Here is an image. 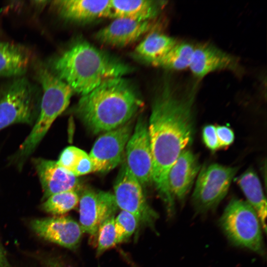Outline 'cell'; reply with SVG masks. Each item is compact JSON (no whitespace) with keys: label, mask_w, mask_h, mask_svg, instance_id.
<instances>
[{"label":"cell","mask_w":267,"mask_h":267,"mask_svg":"<svg viewBox=\"0 0 267 267\" xmlns=\"http://www.w3.org/2000/svg\"><path fill=\"white\" fill-rule=\"evenodd\" d=\"M195 89L181 91L172 83L165 82L151 107L148 131L153 158L152 181L167 210L175 206L168 188V173L194 135Z\"/></svg>","instance_id":"obj_1"},{"label":"cell","mask_w":267,"mask_h":267,"mask_svg":"<svg viewBox=\"0 0 267 267\" xmlns=\"http://www.w3.org/2000/svg\"><path fill=\"white\" fill-rule=\"evenodd\" d=\"M132 130V123L129 121L104 133L97 138L89 155L93 172H108L122 162Z\"/></svg>","instance_id":"obj_9"},{"label":"cell","mask_w":267,"mask_h":267,"mask_svg":"<svg viewBox=\"0 0 267 267\" xmlns=\"http://www.w3.org/2000/svg\"><path fill=\"white\" fill-rule=\"evenodd\" d=\"M79 192L67 191L53 194L42 204V209L55 216L65 214L75 208L79 202Z\"/></svg>","instance_id":"obj_24"},{"label":"cell","mask_w":267,"mask_h":267,"mask_svg":"<svg viewBox=\"0 0 267 267\" xmlns=\"http://www.w3.org/2000/svg\"><path fill=\"white\" fill-rule=\"evenodd\" d=\"M178 41L173 37L154 32L149 34L136 47V56L150 64L164 55Z\"/></svg>","instance_id":"obj_21"},{"label":"cell","mask_w":267,"mask_h":267,"mask_svg":"<svg viewBox=\"0 0 267 267\" xmlns=\"http://www.w3.org/2000/svg\"><path fill=\"white\" fill-rule=\"evenodd\" d=\"M194 45L178 42L164 55L150 63L152 66L170 70L181 71L189 68Z\"/></svg>","instance_id":"obj_22"},{"label":"cell","mask_w":267,"mask_h":267,"mask_svg":"<svg viewBox=\"0 0 267 267\" xmlns=\"http://www.w3.org/2000/svg\"><path fill=\"white\" fill-rule=\"evenodd\" d=\"M39 94L25 78L16 77L0 90V130L13 124H34L40 104Z\"/></svg>","instance_id":"obj_6"},{"label":"cell","mask_w":267,"mask_h":267,"mask_svg":"<svg viewBox=\"0 0 267 267\" xmlns=\"http://www.w3.org/2000/svg\"><path fill=\"white\" fill-rule=\"evenodd\" d=\"M202 138L205 145L210 150L215 151L220 148L215 126L208 125L203 128Z\"/></svg>","instance_id":"obj_27"},{"label":"cell","mask_w":267,"mask_h":267,"mask_svg":"<svg viewBox=\"0 0 267 267\" xmlns=\"http://www.w3.org/2000/svg\"><path fill=\"white\" fill-rule=\"evenodd\" d=\"M46 267H72L56 258L49 259L47 261Z\"/></svg>","instance_id":"obj_29"},{"label":"cell","mask_w":267,"mask_h":267,"mask_svg":"<svg viewBox=\"0 0 267 267\" xmlns=\"http://www.w3.org/2000/svg\"><path fill=\"white\" fill-rule=\"evenodd\" d=\"M114 223L117 244L130 238L138 226L135 218L124 211L115 217Z\"/></svg>","instance_id":"obj_26"},{"label":"cell","mask_w":267,"mask_h":267,"mask_svg":"<svg viewBox=\"0 0 267 267\" xmlns=\"http://www.w3.org/2000/svg\"><path fill=\"white\" fill-rule=\"evenodd\" d=\"M189 68L198 80L217 71H229L238 74L243 72L237 57L208 43L194 45Z\"/></svg>","instance_id":"obj_13"},{"label":"cell","mask_w":267,"mask_h":267,"mask_svg":"<svg viewBox=\"0 0 267 267\" xmlns=\"http://www.w3.org/2000/svg\"><path fill=\"white\" fill-rule=\"evenodd\" d=\"M219 222L223 233L232 245L261 256L266 255L260 220L256 211L247 201L237 198L231 199Z\"/></svg>","instance_id":"obj_5"},{"label":"cell","mask_w":267,"mask_h":267,"mask_svg":"<svg viewBox=\"0 0 267 267\" xmlns=\"http://www.w3.org/2000/svg\"><path fill=\"white\" fill-rule=\"evenodd\" d=\"M125 163L141 185L152 181L153 158L147 125L138 119L125 147Z\"/></svg>","instance_id":"obj_11"},{"label":"cell","mask_w":267,"mask_h":267,"mask_svg":"<svg viewBox=\"0 0 267 267\" xmlns=\"http://www.w3.org/2000/svg\"><path fill=\"white\" fill-rule=\"evenodd\" d=\"M31 61L29 50L22 45L0 41V77H21Z\"/></svg>","instance_id":"obj_18"},{"label":"cell","mask_w":267,"mask_h":267,"mask_svg":"<svg viewBox=\"0 0 267 267\" xmlns=\"http://www.w3.org/2000/svg\"><path fill=\"white\" fill-rule=\"evenodd\" d=\"M30 227L43 239L69 249L78 246L83 233L79 223L68 216L34 219Z\"/></svg>","instance_id":"obj_12"},{"label":"cell","mask_w":267,"mask_h":267,"mask_svg":"<svg viewBox=\"0 0 267 267\" xmlns=\"http://www.w3.org/2000/svg\"><path fill=\"white\" fill-rule=\"evenodd\" d=\"M114 190L113 195L118 208L133 215L138 226L156 230L158 215L148 204L142 185L128 169L125 162L114 183Z\"/></svg>","instance_id":"obj_8"},{"label":"cell","mask_w":267,"mask_h":267,"mask_svg":"<svg viewBox=\"0 0 267 267\" xmlns=\"http://www.w3.org/2000/svg\"><path fill=\"white\" fill-rule=\"evenodd\" d=\"M151 27L150 21L115 18L107 26L98 31L95 34L94 38L104 45L123 47L136 42Z\"/></svg>","instance_id":"obj_15"},{"label":"cell","mask_w":267,"mask_h":267,"mask_svg":"<svg viewBox=\"0 0 267 267\" xmlns=\"http://www.w3.org/2000/svg\"><path fill=\"white\" fill-rule=\"evenodd\" d=\"M43 192V199L67 191L79 192L82 186L78 177L64 170L56 161L36 158L33 161Z\"/></svg>","instance_id":"obj_14"},{"label":"cell","mask_w":267,"mask_h":267,"mask_svg":"<svg viewBox=\"0 0 267 267\" xmlns=\"http://www.w3.org/2000/svg\"><path fill=\"white\" fill-rule=\"evenodd\" d=\"M196 156L190 150H183L170 168L167 177L169 191L174 199H185L200 171Z\"/></svg>","instance_id":"obj_17"},{"label":"cell","mask_w":267,"mask_h":267,"mask_svg":"<svg viewBox=\"0 0 267 267\" xmlns=\"http://www.w3.org/2000/svg\"><path fill=\"white\" fill-rule=\"evenodd\" d=\"M37 75L43 90L39 114L31 132L12 158L21 168L54 120L67 108L74 93L67 84L46 68H40Z\"/></svg>","instance_id":"obj_4"},{"label":"cell","mask_w":267,"mask_h":267,"mask_svg":"<svg viewBox=\"0 0 267 267\" xmlns=\"http://www.w3.org/2000/svg\"><path fill=\"white\" fill-rule=\"evenodd\" d=\"M51 5L63 19L77 23H86L112 17L111 1L93 0H57Z\"/></svg>","instance_id":"obj_16"},{"label":"cell","mask_w":267,"mask_h":267,"mask_svg":"<svg viewBox=\"0 0 267 267\" xmlns=\"http://www.w3.org/2000/svg\"><path fill=\"white\" fill-rule=\"evenodd\" d=\"M51 67L55 75L81 96L107 80L133 71L128 64L83 39L76 41L55 58Z\"/></svg>","instance_id":"obj_2"},{"label":"cell","mask_w":267,"mask_h":267,"mask_svg":"<svg viewBox=\"0 0 267 267\" xmlns=\"http://www.w3.org/2000/svg\"><path fill=\"white\" fill-rule=\"evenodd\" d=\"M79 203L80 225L83 233L93 237L101 224L115 216L118 208L113 194L91 189L82 191Z\"/></svg>","instance_id":"obj_10"},{"label":"cell","mask_w":267,"mask_h":267,"mask_svg":"<svg viewBox=\"0 0 267 267\" xmlns=\"http://www.w3.org/2000/svg\"><path fill=\"white\" fill-rule=\"evenodd\" d=\"M0 267H10L5 252L0 245Z\"/></svg>","instance_id":"obj_30"},{"label":"cell","mask_w":267,"mask_h":267,"mask_svg":"<svg viewBox=\"0 0 267 267\" xmlns=\"http://www.w3.org/2000/svg\"><path fill=\"white\" fill-rule=\"evenodd\" d=\"M216 134L220 148L231 144L234 140V134L232 130L225 126L216 127Z\"/></svg>","instance_id":"obj_28"},{"label":"cell","mask_w":267,"mask_h":267,"mask_svg":"<svg viewBox=\"0 0 267 267\" xmlns=\"http://www.w3.org/2000/svg\"><path fill=\"white\" fill-rule=\"evenodd\" d=\"M248 203L256 211L263 231H267V200L260 180L252 169H249L236 179Z\"/></svg>","instance_id":"obj_20"},{"label":"cell","mask_w":267,"mask_h":267,"mask_svg":"<svg viewBox=\"0 0 267 267\" xmlns=\"http://www.w3.org/2000/svg\"><path fill=\"white\" fill-rule=\"evenodd\" d=\"M115 216L105 221L100 226L97 234L96 255H100L117 245L115 229Z\"/></svg>","instance_id":"obj_25"},{"label":"cell","mask_w":267,"mask_h":267,"mask_svg":"<svg viewBox=\"0 0 267 267\" xmlns=\"http://www.w3.org/2000/svg\"><path fill=\"white\" fill-rule=\"evenodd\" d=\"M112 17L139 21H150L159 13L163 1L152 0H111Z\"/></svg>","instance_id":"obj_19"},{"label":"cell","mask_w":267,"mask_h":267,"mask_svg":"<svg viewBox=\"0 0 267 267\" xmlns=\"http://www.w3.org/2000/svg\"><path fill=\"white\" fill-rule=\"evenodd\" d=\"M142 104L136 88L123 77L109 79L82 95L75 108L93 134L106 132L130 121Z\"/></svg>","instance_id":"obj_3"},{"label":"cell","mask_w":267,"mask_h":267,"mask_svg":"<svg viewBox=\"0 0 267 267\" xmlns=\"http://www.w3.org/2000/svg\"><path fill=\"white\" fill-rule=\"evenodd\" d=\"M238 171L235 167L213 163L198 173L192 196L196 212L204 214L214 210L227 193Z\"/></svg>","instance_id":"obj_7"},{"label":"cell","mask_w":267,"mask_h":267,"mask_svg":"<svg viewBox=\"0 0 267 267\" xmlns=\"http://www.w3.org/2000/svg\"><path fill=\"white\" fill-rule=\"evenodd\" d=\"M56 162L60 167L77 177L93 172L89 155L75 146L65 148Z\"/></svg>","instance_id":"obj_23"}]
</instances>
